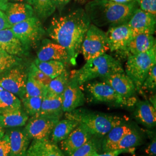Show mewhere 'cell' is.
I'll use <instances>...</instances> for the list:
<instances>
[{"label":"cell","instance_id":"obj_41","mask_svg":"<svg viewBox=\"0 0 156 156\" xmlns=\"http://www.w3.org/2000/svg\"><path fill=\"white\" fill-rule=\"evenodd\" d=\"M10 28H11V26L8 22L4 12L0 11V31Z\"/></svg>","mask_w":156,"mask_h":156},{"label":"cell","instance_id":"obj_40","mask_svg":"<svg viewBox=\"0 0 156 156\" xmlns=\"http://www.w3.org/2000/svg\"><path fill=\"white\" fill-rule=\"evenodd\" d=\"M135 151V147L126 149H116V150H113V151H109L107 152H104L102 154H98V153H97L96 154H95L94 156H118L120 154L126 153L134 154Z\"/></svg>","mask_w":156,"mask_h":156},{"label":"cell","instance_id":"obj_29","mask_svg":"<svg viewBox=\"0 0 156 156\" xmlns=\"http://www.w3.org/2000/svg\"><path fill=\"white\" fill-rule=\"evenodd\" d=\"M69 80V75L66 69L60 75L53 78L47 87V94L51 95H62Z\"/></svg>","mask_w":156,"mask_h":156},{"label":"cell","instance_id":"obj_23","mask_svg":"<svg viewBox=\"0 0 156 156\" xmlns=\"http://www.w3.org/2000/svg\"><path fill=\"white\" fill-rule=\"evenodd\" d=\"M29 116L23 108L0 114V126L5 128H16L24 126Z\"/></svg>","mask_w":156,"mask_h":156},{"label":"cell","instance_id":"obj_45","mask_svg":"<svg viewBox=\"0 0 156 156\" xmlns=\"http://www.w3.org/2000/svg\"><path fill=\"white\" fill-rule=\"evenodd\" d=\"M110 1L116 2V3H119V4H126V3L131 2L134 0H110Z\"/></svg>","mask_w":156,"mask_h":156},{"label":"cell","instance_id":"obj_47","mask_svg":"<svg viewBox=\"0 0 156 156\" xmlns=\"http://www.w3.org/2000/svg\"><path fill=\"white\" fill-rule=\"evenodd\" d=\"M4 134H5V131H4V129L2 128V127L0 126V137L2 136Z\"/></svg>","mask_w":156,"mask_h":156},{"label":"cell","instance_id":"obj_6","mask_svg":"<svg viewBox=\"0 0 156 156\" xmlns=\"http://www.w3.org/2000/svg\"><path fill=\"white\" fill-rule=\"evenodd\" d=\"M109 45L106 33L94 24H90L81 46V51L86 61L93 59L106 53Z\"/></svg>","mask_w":156,"mask_h":156},{"label":"cell","instance_id":"obj_19","mask_svg":"<svg viewBox=\"0 0 156 156\" xmlns=\"http://www.w3.org/2000/svg\"><path fill=\"white\" fill-rule=\"evenodd\" d=\"M24 156H66L60 147L49 138L33 140Z\"/></svg>","mask_w":156,"mask_h":156},{"label":"cell","instance_id":"obj_16","mask_svg":"<svg viewBox=\"0 0 156 156\" xmlns=\"http://www.w3.org/2000/svg\"><path fill=\"white\" fill-rule=\"evenodd\" d=\"M156 45L153 35L140 34L134 37L123 50L117 53L123 57H128L147 51Z\"/></svg>","mask_w":156,"mask_h":156},{"label":"cell","instance_id":"obj_10","mask_svg":"<svg viewBox=\"0 0 156 156\" xmlns=\"http://www.w3.org/2000/svg\"><path fill=\"white\" fill-rule=\"evenodd\" d=\"M27 73L21 67H13L0 78V87L16 95L20 100L26 94Z\"/></svg>","mask_w":156,"mask_h":156},{"label":"cell","instance_id":"obj_24","mask_svg":"<svg viewBox=\"0 0 156 156\" xmlns=\"http://www.w3.org/2000/svg\"><path fill=\"white\" fill-rule=\"evenodd\" d=\"M62 95L46 94L43 98L41 108L37 115L57 116L61 118L62 115Z\"/></svg>","mask_w":156,"mask_h":156},{"label":"cell","instance_id":"obj_9","mask_svg":"<svg viewBox=\"0 0 156 156\" xmlns=\"http://www.w3.org/2000/svg\"><path fill=\"white\" fill-rule=\"evenodd\" d=\"M60 117L35 115L28 119L23 128L31 140L49 138L50 134Z\"/></svg>","mask_w":156,"mask_h":156},{"label":"cell","instance_id":"obj_33","mask_svg":"<svg viewBox=\"0 0 156 156\" xmlns=\"http://www.w3.org/2000/svg\"><path fill=\"white\" fill-rule=\"evenodd\" d=\"M47 94V87L43 84L28 76L26 85V94L24 97H42Z\"/></svg>","mask_w":156,"mask_h":156},{"label":"cell","instance_id":"obj_38","mask_svg":"<svg viewBox=\"0 0 156 156\" xmlns=\"http://www.w3.org/2000/svg\"><path fill=\"white\" fill-rule=\"evenodd\" d=\"M138 4L141 10L156 16V0H140Z\"/></svg>","mask_w":156,"mask_h":156},{"label":"cell","instance_id":"obj_46","mask_svg":"<svg viewBox=\"0 0 156 156\" xmlns=\"http://www.w3.org/2000/svg\"><path fill=\"white\" fill-rule=\"evenodd\" d=\"M149 101H150V103H151V104L153 106H154V108H156V96H155V95H154V96H152L150 98Z\"/></svg>","mask_w":156,"mask_h":156},{"label":"cell","instance_id":"obj_36","mask_svg":"<svg viewBox=\"0 0 156 156\" xmlns=\"http://www.w3.org/2000/svg\"><path fill=\"white\" fill-rule=\"evenodd\" d=\"M28 76H30L34 80L43 84L45 87H48V85L50 83V81L52 79L47 76L45 73L42 72L35 64L32 63L29 67L28 72L27 73Z\"/></svg>","mask_w":156,"mask_h":156},{"label":"cell","instance_id":"obj_8","mask_svg":"<svg viewBox=\"0 0 156 156\" xmlns=\"http://www.w3.org/2000/svg\"><path fill=\"white\" fill-rule=\"evenodd\" d=\"M11 28L27 49L29 46L36 44L45 33L39 19L34 16L17 23Z\"/></svg>","mask_w":156,"mask_h":156},{"label":"cell","instance_id":"obj_13","mask_svg":"<svg viewBox=\"0 0 156 156\" xmlns=\"http://www.w3.org/2000/svg\"><path fill=\"white\" fill-rule=\"evenodd\" d=\"M106 34L109 49L111 51L119 52L123 50L133 38L127 23L110 27Z\"/></svg>","mask_w":156,"mask_h":156},{"label":"cell","instance_id":"obj_5","mask_svg":"<svg viewBox=\"0 0 156 156\" xmlns=\"http://www.w3.org/2000/svg\"><path fill=\"white\" fill-rule=\"evenodd\" d=\"M156 64V45L150 50L128 56L126 72L133 81L136 91L142 93V86L151 68Z\"/></svg>","mask_w":156,"mask_h":156},{"label":"cell","instance_id":"obj_7","mask_svg":"<svg viewBox=\"0 0 156 156\" xmlns=\"http://www.w3.org/2000/svg\"><path fill=\"white\" fill-rule=\"evenodd\" d=\"M86 90L92 98L98 102L121 106H133L136 103L135 98H126L123 97L105 82L87 84Z\"/></svg>","mask_w":156,"mask_h":156},{"label":"cell","instance_id":"obj_1","mask_svg":"<svg viewBox=\"0 0 156 156\" xmlns=\"http://www.w3.org/2000/svg\"><path fill=\"white\" fill-rule=\"evenodd\" d=\"M91 24L89 17L83 9L69 14L55 17L47 30L49 36L64 47L70 58V64L76 65L84 37Z\"/></svg>","mask_w":156,"mask_h":156},{"label":"cell","instance_id":"obj_32","mask_svg":"<svg viewBox=\"0 0 156 156\" xmlns=\"http://www.w3.org/2000/svg\"><path fill=\"white\" fill-rule=\"evenodd\" d=\"M33 8L34 12L41 19L50 16L56 9L51 0H35Z\"/></svg>","mask_w":156,"mask_h":156},{"label":"cell","instance_id":"obj_39","mask_svg":"<svg viewBox=\"0 0 156 156\" xmlns=\"http://www.w3.org/2000/svg\"><path fill=\"white\" fill-rule=\"evenodd\" d=\"M11 146L9 137L5 134L0 137V156H9Z\"/></svg>","mask_w":156,"mask_h":156},{"label":"cell","instance_id":"obj_15","mask_svg":"<svg viewBox=\"0 0 156 156\" xmlns=\"http://www.w3.org/2000/svg\"><path fill=\"white\" fill-rule=\"evenodd\" d=\"M119 94L126 98H134L136 89L133 81L124 73H116L102 78Z\"/></svg>","mask_w":156,"mask_h":156},{"label":"cell","instance_id":"obj_17","mask_svg":"<svg viewBox=\"0 0 156 156\" xmlns=\"http://www.w3.org/2000/svg\"><path fill=\"white\" fill-rule=\"evenodd\" d=\"M37 60L41 62L50 60L70 63V58L66 49L57 43L45 40L37 53Z\"/></svg>","mask_w":156,"mask_h":156},{"label":"cell","instance_id":"obj_48","mask_svg":"<svg viewBox=\"0 0 156 156\" xmlns=\"http://www.w3.org/2000/svg\"><path fill=\"white\" fill-rule=\"evenodd\" d=\"M27 4H30V5L33 6L34 4V2H35V0H26Z\"/></svg>","mask_w":156,"mask_h":156},{"label":"cell","instance_id":"obj_44","mask_svg":"<svg viewBox=\"0 0 156 156\" xmlns=\"http://www.w3.org/2000/svg\"><path fill=\"white\" fill-rule=\"evenodd\" d=\"M8 2L7 0H0V11L5 12Z\"/></svg>","mask_w":156,"mask_h":156},{"label":"cell","instance_id":"obj_18","mask_svg":"<svg viewBox=\"0 0 156 156\" xmlns=\"http://www.w3.org/2000/svg\"><path fill=\"white\" fill-rule=\"evenodd\" d=\"M9 137L11 150L9 156H24L31 140L20 127L8 128L5 133Z\"/></svg>","mask_w":156,"mask_h":156},{"label":"cell","instance_id":"obj_42","mask_svg":"<svg viewBox=\"0 0 156 156\" xmlns=\"http://www.w3.org/2000/svg\"><path fill=\"white\" fill-rule=\"evenodd\" d=\"M146 153L149 156H156V138H153L151 141V144L148 145L147 147L145 150Z\"/></svg>","mask_w":156,"mask_h":156},{"label":"cell","instance_id":"obj_20","mask_svg":"<svg viewBox=\"0 0 156 156\" xmlns=\"http://www.w3.org/2000/svg\"><path fill=\"white\" fill-rule=\"evenodd\" d=\"M0 50L12 56L19 57L24 55L27 48L10 28L0 31Z\"/></svg>","mask_w":156,"mask_h":156},{"label":"cell","instance_id":"obj_14","mask_svg":"<svg viewBox=\"0 0 156 156\" xmlns=\"http://www.w3.org/2000/svg\"><path fill=\"white\" fill-rule=\"evenodd\" d=\"M62 111L65 113L72 112L82 106L85 97L80 86L73 79H69L62 94Z\"/></svg>","mask_w":156,"mask_h":156},{"label":"cell","instance_id":"obj_49","mask_svg":"<svg viewBox=\"0 0 156 156\" xmlns=\"http://www.w3.org/2000/svg\"><path fill=\"white\" fill-rule=\"evenodd\" d=\"M8 1H15V2H23V1H26V0H7Z\"/></svg>","mask_w":156,"mask_h":156},{"label":"cell","instance_id":"obj_30","mask_svg":"<svg viewBox=\"0 0 156 156\" xmlns=\"http://www.w3.org/2000/svg\"><path fill=\"white\" fill-rule=\"evenodd\" d=\"M141 143V137L140 134L134 129H132L119 142L114 150L126 149L136 147Z\"/></svg>","mask_w":156,"mask_h":156},{"label":"cell","instance_id":"obj_28","mask_svg":"<svg viewBox=\"0 0 156 156\" xmlns=\"http://www.w3.org/2000/svg\"><path fill=\"white\" fill-rule=\"evenodd\" d=\"M39 69L51 79L56 78L66 69L64 62L56 60L41 62L36 59L34 62Z\"/></svg>","mask_w":156,"mask_h":156},{"label":"cell","instance_id":"obj_2","mask_svg":"<svg viewBox=\"0 0 156 156\" xmlns=\"http://www.w3.org/2000/svg\"><path fill=\"white\" fill-rule=\"evenodd\" d=\"M137 3L136 0L126 4L110 0H92L86 5L84 11L95 26L112 27L128 22L136 9Z\"/></svg>","mask_w":156,"mask_h":156},{"label":"cell","instance_id":"obj_31","mask_svg":"<svg viewBox=\"0 0 156 156\" xmlns=\"http://www.w3.org/2000/svg\"><path fill=\"white\" fill-rule=\"evenodd\" d=\"M43 98L42 97H24L21 100L23 109L28 116H33L39 113Z\"/></svg>","mask_w":156,"mask_h":156},{"label":"cell","instance_id":"obj_35","mask_svg":"<svg viewBox=\"0 0 156 156\" xmlns=\"http://www.w3.org/2000/svg\"><path fill=\"white\" fill-rule=\"evenodd\" d=\"M98 149L99 145L98 141L92 137L69 156H94L95 154L98 153Z\"/></svg>","mask_w":156,"mask_h":156},{"label":"cell","instance_id":"obj_21","mask_svg":"<svg viewBox=\"0 0 156 156\" xmlns=\"http://www.w3.org/2000/svg\"><path fill=\"white\" fill-rule=\"evenodd\" d=\"M4 13L12 27L34 16V11L33 6L27 3L8 2Z\"/></svg>","mask_w":156,"mask_h":156},{"label":"cell","instance_id":"obj_11","mask_svg":"<svg viewBox=\"0 0 156 156\" xmlns=\"http://www.w3.org/2000/svg\"><path fill=\"white\" fill-rule=\"evenodd\" d=\"M133 37L140 34L153 35L156 32V16L136 8L127 22Z\"/></svg>","mask_w":156,"mask_h":156},{"label":"cell","instance_id":"obj_51","mask_svg":"<svg viewBox=\"0 0 156 156\" xmlns=\"http://www.w3.org/2000/svg\"></svg>","mask_w":156,"mask_h":156},{"label":"cell","instance_id":"obj_12","mask_svg":"<svg viewBox=\"0 0 156 156\" xmlns=\"http://www.w3.org/2000/svg\"><path fill=\"white\" fill-rule=\"evenodd\" d=\"M93 136L86 126L79 123L77 127L70 133L67 138L59 143L60 148L65 154L69 156Z\"/></svg>","mask_w":156,"mask_h":156},{"label":"cell","instance_id":"obj_4","mask_svg":"<svg viewBox=\"0 0 156 156\" xmlns=\"http://www.w3.org/2000/svg\"><path fill=\"white\" fill-rule=\"evenodd\" d=\"M67 119L74 120L83 124L90 130L94 136H104L111 129L122 124L124 119L116 115L90 111L84 109H76L66 113Z\"/></svg>","mask_w":156,"mask_h":156},{"label":"cell","instance_id":"obj_37","mask_svg":"<svg viewBox=\"0 0 156 156\" xmlns=\"http://www.w3.org/2000/svg\"><path fill=\"white\" fill-rule=\"evenodd\" d=\"M156 66L152 67L145 79L142 86V91H153L156 89Z\"/></svg>","mask_w":156,"mask_h":156},{"label":"cell","instance_id":"obj_34","mask_svg":"<svg viewBox=\"0 0 156 156\" xmlns=\"http://www.w3.org/2000/svg\"><path fill=\"white\" fill-rule=\"evenodd\" d=\"M20 61V59L18 57L9 55L0 50V78L13 67L19 66Z\"/></svg>","mask_w":156,"mask_h":156},{"label":"cell","instance_id":"obj_26","mask_svg":"<svg viewBox=\"0 0 156 156\" xmlns=\"http://www.w3.org/2000/svg\"><path fill=\"white\" fill-rule=\"evenodd\" d=\"M78 124V122L72 119L66 118L62 120H60L53 129L49 139L56 144L60 143L67 138Z\"/></svg>","mask_w":156,"mask_h":156},{"label":"cell","instance_id":"obj_27","mask_svg":"<svg viewBox=\"0 0 156 156\" xmlns=\"http://www.w3.org/2000/svg\"><path fill=\"white\" fill-rule=\"evenodd\" d=\"M21 108L22 101L17 97L0 87V114Z\"/></svg>","mask_w":156,"mask_h":156},{"label":"cell","instance_id":"obj_3","mask_svg":"<svg viewBox=\"0 0 156 156\" xmlns=\"http://www.w3.org/2000/svg\"><path fill=\"white\" fill-rule=\"evenodd\" d=\"M120 62L108 54L86 61L81 68L73 70L69 79L75 80L79 86L97 78H104L116 73H123Z\"/></svg>","mask_w":156,"mask_h":156},{"label":"cell","instance_id":"obj_22","mask_svg":"<svg viewBox=\"0 0 156 156\" xmlns=\"http://www.w3.org/2000/svg\"><path fill=\"white\" fill-rule=\"evenodd\" d=\"M136 104L134 113L136 119L147 128L156 126V109L148 101H140Z\"/></svg>","mask_w":156,"mask_h":156},{"label":"cell","instance_id":"obj_25","mask_svg":"<svg viewBox=\"0 0 156 156\" xmlns=\"http://www.w3.org/2000/svg\"><path fill=\"white\" fill-rule=\"evenodd\" d=\"M133 128L126 124H120L111 129L104 135L102 142V149L103 151L107 152L113 151L119 142L125 134L130 131Z\"/></svg>","mask_w":156,"mask_h":156},{"label":"cell","instance_id":"obj_43","mask_svg":"<svg viewBox=\"0 0 156 156\" xmlns=\"http://www.w3.org/2000/svg\"><path fill=\"white\" fill-rule=\"evenodd\" d=\"M56 8L62 9L67 5L71 0H51Z\"/></svg>","mask_w":156,"mask_h":156},{"label":"cell","instance_id":"obj_50","mask_svg":"<svg viewBox=\"0 0 156 156\" xmlns=\"http://www.w3.org/2000/svg\"><path fill=\"white\" fill-rule=\"evenodd\" d=\"M139 1H140V0H136V2H138H138H139Z\"/></svg>","mask_w":156,"mask_h":156}]
</instances>
